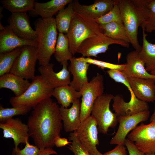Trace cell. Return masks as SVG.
<instances>
[{
    "label": "cell",
    "mask_w": 155,
    "mask_h": 155,
    "mask_svg": "<svg viewBox=\"0 0 155 155\" xmlns=\"http://www.w3.org/2000/svg\"><path fill=\"white\" fill-rule=\"evenodd\" d=\"M102 31L94 19L86 14L75 11L66 34L73 55L77 53L79 47L84 40L103 33Z\"/></svg>",
    "instance_id": "4"
},
{
    "label": "cell",
    "mask_w": 155,
    "mask_h": 155,
    "mask_svg": "<svg viewBox=\"0 0 155 155\" xmlns=\"http://www.w3.org/2000/svg\"><path fill=\"white\" fill-rule=\"evenodd\" d=\"M139 52L135 50L127 53L126 62L122 71L128 78H148L155 80V75L149 73L146 69L145 64L140 59Z\"/></svg>",
    "instance_id": "17"
},
{
    "label": "cell",
    "mask_w": 155,
    "mask_h": 155,
    "mask_svg": "<svg viewBox=\"0 0 155 155\" xmlns=\"http://www.w3.org/2000/svg\"><path fill=\"white\" fill-rule=\"evenodd\" d=\"M114 96L110 93H104L96 100L91 111V115L97 123L99 131L105 134L109 128H114L118 123V117L112 112L110 104Z\"/></svg>",
    "instance_id": "6"
},
{
    "label": "cell",
    "mask_w": 155,
    "mask_h": 155,
    "mask_svg": "<svg viewBox=\"0 0 155 155\" xmlns=\"http://www.w3.org/2000/svg\"><path fill=\"white\" fill-rule=\"evenodd\" d=\"M73 1L72 4L75 11L86 14L96 19L108 13L118 0H96L93 4L89 5H82L78 1Z\"/></svg>",
    "instance_id": "19"
},
{
    "label": "cell",
    "mask_w": 155,
    "mask_h": 155,
    "mask_svg": "<svg viewBox=\"0 0 155 155\" xmlns=\"http://www.w3.org/2000/svg\"><path fill=\"white\" fill-rule=\"evenodd\" d=\"M8 22L14 33L20 37L27 40H36V31L32 28L26 12L11 13Z\"/></svg>",
    "instance_id": "14"
},
{
    "label": "cell",
    "mask_w": 155,
    "mask_h": 155,
    "mask_svg": "<svg viewBox=\"0 0 155 155\" xmlns=\"http://www.w3.org/2000/svg\"><path fill=\"white\" fill-rule=\"evenodd\" d=\"M106 72L111 79L116 82L123 84L127 88L131 94L130 100H134L137 98L135 95L129 84L128 78L122 71L116 69H109Z\"/></svg>",
    "instance_id": "34"
},
{
    "label": "cell",
    "mask_w": 155,
    "mask_h": 155,
    "mask_svg": "<svg viewBox=\"0 0 155 155\" xmlns=\"http://www.w3.org/2000/svg\"><path fill=\"white\" fill-rule=\"evenodd\" d=\"M104 87L103 77L97 73L80 91L82 95L80 112L81 122L91 115L96 100L104 94Z\"/></svg>",
    "instance_id": "7"
},
{
    "label": "cell",
    "mask_w": 155,
    "mask_h": 155,
    "mask_svg": "<svg viewBox=\"0 0 155 155\" xmlns=\"http://www.w3.org/2000/svg\"><path fill=\"white\" fill-rule=\"evenodd\" d=\"M52 96L61 106L66 108H68L74 101L82 97L80 92L76 90L69 85L54 88Z\"/></svg>",
    "instance_id": "26"
},
{
    "label": "cell",
    "mask_w": 155,
    "mask_h": 155,
    "mask_svg": "<svg viewBox=\"0 0 155 155\" xmlns=\"http://www.w3.org/2000/svg\"><path fill=\"white\" fill-rule=\"evenodd\" d=\"M104 31V34L113 39L130 43L127 32L123 24L117 22L99 25Z\"/></svg>",
    "instance_id": "27"
},
{
    "label": "cell",
    "mask_w": 155,
    "mask_h": 155,
    "mask_svg": "<svg viewBox=\"0 0 155 155\" xmlns=\"http://www.w3.org/2000/svg\"><path fill=\"white\" fill-rule=\"evenodd\" d=\"M30 84L28 80L10 72L0 76V88L11 90L16 97L22 94Z\"/></svg>",
    "instance_id": "23"
},
{
    "label": "cell",
    "mask_w": 155,
    "mask_h": 155,
    "mask_svg": "<svg viewBox=\"0 0 155 155\" xmlns=\"http://www.w3.org/2000/svg\"><path fill=\"white\" fill-rule=\"evenodd\" d=\"M60 155H65L64 154H60Z\"/></svg>",
    "instance_id": "46"
},
{
    "label": "cell",
    "mask_w": 155,
    "mask_h": 155,
    "mask_svg": "<svg viewBox=\"0 0 155 155\" xmlns=\"http://www.w3.org/2000/svg\"><path fill=\"white\" fill-rule=\"evenodd\" d=\"M59 110L65 131L71 133L76 131L81 122L80 119V102L79 99L74 101L70 108L61 106Z\"/></svg>",
    "instance_id": "22"
},
{
    "label": "cell",
    "mask_w": 155,
    "mask_h": 155,
    "mask_svg": "<svg viewBox=\"0 0 155 155\" xmlns=\"http://www.w3.org/2000/svg\"><path fill=\"white\" fill-rule=\"evenodd\" d=\"M150 73L152 75H155V66L150 72Z\"/></svg>",
    "instance_id": "44"
},
{
    "label": "cell",
    "mask_w": 155,
    "mask_h": 155,
    "mask_svg": "<svg viewBox=\"0 0 155 155\" xmlns=\"http://www.w3.org/2000/svg\"><path fill=\"white\" fill-rule=\"evenodd\" d=\"M150 119V122H155V106L154 111L151 116Z\"/></svg>",
    "instance_id": "43"
},
{
    "label": "cell",
    "mask_w": 155,
    "mask_h": 155,
    "mask_svg": "<svg viewBox=\"0 0 155 155\" xmlns=\"http://www.w3.org/2000/svg\"><path fill=\"white\" fill-rule=\"evenodd\" d=\"M26 46L37 47L36 40H30L22 38L13 32L8 25L0 32V53H4Z\"/></svg>",
    "instance_id": "18"
},
{
    "label": "cell",
    "mask_w": 155,
    "mask_h": 155,
    "mask_svg": "<svg viewBox=\"0 0 155 155\" xmlns=\"http://www.w3.org/2000/svg\"><path fill=\"white\" fill-rule=\"evenodd\" d=\"M69 138L71 143L68 148L74 155H91L78 140L76 131L70 133Z\"/></svg>",
    "instance_id": "36"
},
{
    "label": "cell",
    "mask_w": 155,
    "mask_h": 155,
    "mask_svg": "<svg viewBox=\"0 0 155 155\" xmlns=\"http://www.w3.org/2000/svg\"><path fill=\"white\" fill-rule=\"evenodd\" d=\"M97 123L91 115L80 123L76 131L77 137L91 155H103L97 150L99 144Z\"/></svg>",
    "instance_id": "9"
},
{
    "label": "cell",
    "mask_w": 155,
    "mask_h": 155,
    "mask_svg": "<svg viewBox=\"0 0 155 155\" xmlns=\"http://www.w3.org/2000/svg\"><path fill=\"white\" fill-rule=\"evenodd\" d=\"M37 60L36 47L30 46L22 47L10 73L25 79L32 80L35 76V66Z\"/></svg>",
    "instance_id": "8"
},
{
    "label": "cell",
    "mask_w": 155,
    "mask_h": 155,
    "mask_svg": "<svg viewBox=\"0 0 155 155\" xmlns=\"http://www.w3.org/2000/svg\"><path fill=\"white\" fill-rule=\"evenodd\" d=\"M62 65V69L58 72L54 71V65L52 63L45 66H40L38 68L40 75L54 89L69 85L71 83V73L68 69V62H65Z\"/></svg>",
    "instance_id": "15"
},
{
    "label": "cell",
    "mask_w": 155,
    "mask_h": 155,
    "mask_svg": "<svg viewBox=\"0 0 155 155\" xmlns=\"http://www.w3.org/2000/svg\"><path fill=\"white\" fill-rule=\"evenodd\" d=\"M129 84L135 96L145 102L155 101V80L151 79L128 78Z\"/></svg>",
    "instance_id": "20"
},
{
    "label": "cell",
    "mask_w": 155,
    "mask_h": 155,
    "mask_svg": "<svg viewBox=\"0 0 155 155\" xmlns=\"http://www.w3.org/2000/svg\"><path fill=\"white\" fill-rule=\"evenodd\" d=\"M22 47L8 52L0 53V76L10 72L14 62L20 53Z\"/></svg>",
    "instance_id": "31"
},
{
    "label": "cell",
    "mask_w": 155,
    "mask_h": 155,
    "mask_svg": "<svg viewBox=\"0 0 155 155\" xmlns=\"http://www.w3.org/2000/svg\"><path fill=\"white\" fill-rule=\"evenodd\" d=\"M148 14L145 22L146 32H155V0H149L148 4Z\"/></svg>",
    "instance_id": "37"
},
{
    "label": "cell",
    "mask_w": 155,
    "mask_h": 155,
    "mask_svg": "<svg viewBox=\"0 0 155 155\" xmlns=\"http://www.w3.org/2000/svg\"><path fill=\"white\" fill-rule=\"evenodd\" d=\"M72 1L66 8L59 10L56 16L55 20L57 28L60 33L66 34L69 31L75 11Z\"/></svg>",
    "instance_id": "29"
},
{
    "label": "cell",
    "mask_w": 155,
    "mask_h": 155,
    "mask_svg": "<svg viewBox=\"0 0 155 155\" xmlns=\"http://www.w3.org/2000/svg\"><path fill=\"white\" fill-rule=\"evenodd\" d=\"M0 128L3 130L4 138L13 139L15 149L18 148L20 144H25L30 137L27 124L18 118H12L0 122Z\"/></svg>",
    "instance_id": "13"
},
{
    "label": "cell",
    "mask_w": 155,
    "mask_h": 155,
    "mask_svg": "<svg viewBox=\"0 0 155 155\" xmlns=\"http://www.w3.org/2000/svg\"><path fill=\"white\" fill-rule=\"evenodd\" d=\"M29 87L20 96L11 98L12 106H26L34 108L42 100L51 98L54 88L40 75L35 76Z\"/></svg>",
    "instance_id": "5"
},
{
    "label": "cell",
    "mask_w": 155,
    "mask_h": 155,
    "mask_svg": "<svg viewBox=\"0 0 155 155\" xmlns=\"http://www.w3.org/2000/svg\"><path fill=\"white\" fill-rule=\"evenodd\" d=\"M103 155H127L124 145H117L113 149L107 152Z\"/></svg>",
    "instance_id": "40"
},
{
    "label": "cell",
    "mask_w": 155,
    "mask_h": 155,
    "mask_svg": "<svg viewBox=\"0 0 155 155\" xmlns=\"http://www.w3.org/2000/svg\"><path fill=\"white\" fill-rule=\"evenodd\" d=\"M59 107L51 98L45 99L33 108L27 125L30 137L40 149L52 148L63 128Z\"/></svg>",
    "instance_id": "1"
},
{
    "label": "cell",
    "mask_w": 155,
    "mask_h": 155,
    "mask_svg": "<svg viewBox=\"0 0 155 155\" xmlns=\"http://www.w3.org/2000/svg\"><path fill=\"white\" fill-rule=\"evenodd\" d=\"M32 108L26 106H12L7 108L0 105V122H4L7 119L13 118L15 116L24 115L27 114Z\"/></svg>",
    "instance_id": "32"
},
{
    "label": "cell",
    "mask_w": 155,
    "mask_h": 155,
    "mask_svg": "<svg viewBox=\"0 0 155 155\" xmlns=\"http://www.w3.org/2000/svg\"><path fill=\"white\" fill-rule=\"evenodd\" d=\"M24 147L20 150L19 148L13 149L12 155H38L40 149L35 145L30 144L29 140L26 141Z\"/></svg>",
    "instance_id": "38"
},
{
    "label": "cell",
    "mask_w": 155,
    "mask_h": 155,
    "mask_svg": "<svg viewBox=\"0 0 155 155\" xmlns=\"http://www.w3.org/2000/svg\"><path fill=\"white\" fill-rule=\"evenodd\" d=\"M145 26V23L141 26L142 29L143 44L139 53L140 59L145 64L146 69L150 72L155 66V44L148 40Z\"/></svg>",
    "instance_id": "25"
},
{
    "label": "cell",
    "mask_w": 155,
    "mask_h": 155,
    "mask_svg": "<svg viewBox=\"0 0 155 155\" xmlns=\"http://www.w3.org/2000/svg\"><path fill=\"white\" fill-rule=\"evenodd\" d=\"M1 2L4 8L13 13L32 11L36 2L34 0H2Z\"/></svg>",
    "instance_id": "30"
},
{
    "label": "cell",
    "mask_w": 155,
    "mask_h": 155,
    "mask_svg": "<svg viewBox=\"0 0 155 155\" xmlns=\"http://www.w3.org/2000/svg\"><path fill=\"white\" fill-rule=\"evenodd\" d=\"M127 137L143 152L154 153L155 122L147 125L141 123L132 130Z\"/></svg>",
    "instance_id": "11"
},
{
    "label": "cell",
    "mask_w": 155,
    "mask_h": 155,
    "mask_svg": "<svg viewBox=\"0 0 155 155\" xmlns=\"http://www.w3.org/2000/svg\"><path fill=\"white\" fill-rule=\"evenodd\" d=\"M114 44L127 48L129 46V43L110 38L103 32L84 40L79 47L77 53L81 54L84 57H97L98 54L105 53L109 46Z\"/></svg>",
    "instance_id": "10"
},
{
    "label": "cell",
    "mask_w": 155,
    "mask_h": 155,
    "mask_svg": "<svg viewBox=\"0 0 155 155\" xmlns=\"http://www.w3.org/2000/svg\"><path fill=\"white\" fill-rule=\"evenodd\" d=\"M113 100V110L117 117L132 115L149 110L147 102L137 98L134 100L127 102L125 101L122 95L118 94L114 96Z\"/></svg>",
    "instance_id": "16"
},
{
    "label": "cell",
    "mask_w": 155,
    "mask_h": 155,
    "mask_svg": "<svg viewBox=\"0 0 155 155\" xmlns=\"http://www.w3.org/2000/svg\"><path fill=\"white\" fill-rule=\"evenodd\" d=\"M125 145L129 155H145V154L139 150L134 143L127 138L126 139Z\"/></svg>",
    "instance_id": "39"
},
{
    "label": "cell",
    "mask_w": 155,
    "mask_h": 155,
    "mask_svg": "<svg viewBox=\"0 0 155 155\" xmlns=\"http://www.w3.org/2000/svg\"><path fill=\"white\" fill-rule=\"evenodd\" d=\"M57 154V152L52 148H46L40 149L38 155H51Z\"/></svg>",
    "instance_id": "42"
},
{
    "label": "cell",
    "mask_w": 155,
    "mask_h": 155,
    "mask_svg": "<svg viewBox=\"0 0 155 155\" xmlns=\"http://www.w3.org/2000/svg\"><path fill=\"white\" fill-rule=\"evenodd\" d=\"M154 153L155 154V153Z\"/></svg>",
    "instance_id": "47"
},
{
    "label": "cell",
    "mask_w": 155,
    "mask_h": 155,
    "mask_svg": "<svg viewBox=\"0 0 155 155\" xmlns=\"http://www.w3.org/2000/svg\"><path fill=\"white\" fill-rule=\"evenodd\" d=\"M77 58L80 60L85 61L90 64L95 65L103 69L106 68L109 69H116L122 71L125 66V63L122 64H115L93 59L90 57H82Z\"/></svg>",
    "instance_id": "35"
},
{
    "label": "cell",
    "mask_w": 155,
    "mask_h": 155,
    "mask_svg": "<svg viewBox=\"0 0 155 155\" xmlns=\"http://www.w3.org/2000/svg\"><path fill=\"white\" fill-rule=\"evenodd\" d=\"M72 0H51L45 3L35 2L34 7L32 11L42 18H53V16L61 9L64 8Z\"/></svg>",
    "instance_id": "24"
},
{
    "label": "cell",
    "mask_w": 155,
    "mask_h": 155,
    "mask_svg": "<svg viewBox=\"0 0 155 155\" xmlns=\"http://www.w3.org/2000/svg\"><path fill=\"white\" fill-rule=\"evenodd\" d=\"M118 2L108 13L99 18L94 19L96 22L99 25L113 22L123 24Z\"/></svg>",
    "instance_id": "33"
},
{
    "label": "cell",
    "mask_w": 155,
    "mask_h": 155,
    "mask_svg": "<svg viewBox=\"0 0 155 155\" xmlns=\"http://www.w3.org/2000/svg\"><path fill=\"white\" fill-rule=\"evenodd\" d=\"M68 69L73 76L70 85L80 91L83 86L88 82L87 71L90 64L73 57L70 60Z\"/></svg>",
    "instance_id": "21"
},
{
    "label": "cell",
    "mask_w": 155,
    "mask_h": 155,
    "mask_svg": "<svg viewBox=\"0 0 155 155\" xmlns=\"http://www.w3.org/2000/svg\"><path fill=\"white\" fill-rule=\"evenodd\" d=\"M148 110L132 115L118 117L119 123L117 131L110 142L111 145H125L126 136L140 123L147 120L150 116Z\"/></svg>",
    "instance_id": "12"
},
{
    "label": "cell",
    "mask_w": 155,
    "mask_h": 155,
    "mask_svg": "<svg viewBox=\"0 0 155 155\" xmlns=\"http://www.w3.org/2000/svg\"><path fill=\"white\" fill-rule=\"evenodd\" d=\"M34 25L37 36L38 60L40 66L46 65L54 54L57 38L55 18H41L36 21Z\"/></svg>",
    "instance_id": "3"
},
{
    "label": "cell",
    "mask_w": 155,
    "mask_h": 155,
    "mask_svg": "<svg viewBox=\"0 0 155 155\" xmlns=\"http://www.w3.org/2000/svg\"><path fill=\"white\" fill-rule=\"evenodd\" d=\"M54 54L56 60L62 65L73 57L70 51L69 40L66 34L59 33Z\"/></svg>",
    "instance_id": "28"
},
{
    "label": "cell",
    "mask_w": 155,
    "mask_h": 155,
    "mask_svg": "<svg viewBox=\"0 0 155 155\" xmlns=\"http://www.w3.org/2000/svg\"><path fill=\"white\" fill-rule=\"evenodd\" d=\"M149 0H119L123 23L133 47L139 52L142 46L138 41L139 27L145 23L148 14Z\"/></svg>",
    "instance_id": "2"
},
{
    "label": "cell",
    "mask_w": 155,
    "mask_h": 155,
    "mask_svg": "<svg viewBox=\"0 0 155 155\" xmlns=\"http://www.w3.org/2000/svg\"><path fill=\"white\" fill-rule=\"evenodd\" d=\"M71 143V142L68 141L67 138H61L59 136L56 137L54 141L55 145L57 147L64 146Z\"/></svg>",
    "instance_id": "41"
},
{
    "label": "cell",
    "mask_w": 155,
    "mask_h": 155,
    "mask_svg": "<svg viewBox=\"0 0 155 155\" xmlns=\"http://www.w3.org/2000/svg\"><path fill=\"white\" fill-rule=\"evenodd\" d=\"M145 155H155V154L154 153H150L145 154Z\"/></svg>",
    "instance_id": "45"
}]
</instances>
